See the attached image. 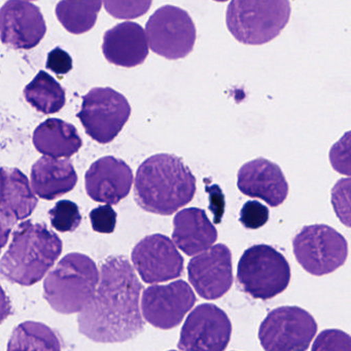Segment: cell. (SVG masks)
<instances>
[{"instance_id": "d6986e66", "label": "cell", "mask_w": 351, "mask_h": 351, "mask_svg": "<svg viewBox=\"0 0 351 351\" xmlns=\"http://www.w3.org/2000/svg\"><path fill=\"white\" fill-rule=\"evenodd\" d=\"M38 203L29 180L21 170L0 167V219L12 228L29 217Z\"/></svg>"}, {"instance_id": "4dcf8cb0", "label": "cell", "mask_w": 351, "mask_h": 351, "mask_svg": "<svg viewBox=\"0 0 351 351\" xmlns=\"http://www.w3.org/2000/svg\"><path fill=\"white\" fill-rule=\"evenodd\" d=\"M116 211L110 205L96 207L90 213V221L94 231L101 234H110L117 226Z\"/></svg>"}, {"instance_id": "6da1fadb", "label": "cell", "mask_w": 351, "mask_h": 351, "mask_svg": "<svg viewBox=\"0 0 351 351\" xmlns=\"http://www.w3.org/2000/svg\"><path fill=\"white\" fill-rule=\"evenodd\" d=\"M143 285L125 256H110L100 270L91 301L80 312L79 330L100 343L125 342L143 330L141 293Z\"/></svg>"}, {"instance_id": "ac0fdd59", "label": "cell", "mask_w": 351, "mask_h": 351, "mask_svg": "<svg viewBox=\"0 0 351 351\" xmlns=\"http://www.w3.org/2000/svg\"><path fill=\"white\" fill-rule=\"evenodd\" d=\"M102 52L106 60L117 66H138L149 56L147 34L139 24H118L104 34Z\"/></svg>"}, {"instance_id": "83f0119b", "label": "cell", "mask_w": 351, "mask_h": 351, "mask_svg": "<svg viewBox=\"0 0 351 351\" xmlns=\"http://www.w3.org/2000/svg\"><path fill=\"white\" fill-rule=\"evenodd\" d=\"M350 180H340L332 188V203L340 221L346 227H350Z\"/></svg>"}, {"instance_id": "1f68e13d", "label": "cell", "mask_w": 351, "mask_h": 351, "mask_svg": "<svg viewBox=\"0 0 351 351\" xmlns=\"http://www.w3.org/2000/svg\"><path fill=\"white\" fill-rule=\"evenodd\" d=\"M349 145H350V132H347L336 145H332L330 153V163L332 168L341 174L350 176L349 165Z\"/></svg>"}, {"instance_id": "8fae6325", "label": "cell", "mask_w": 351, "mask_h": 351, "mask_svg": "<svg viewBox=\"0 0 351 351\" xmlns=\"http://www.w3.org/2000/svg\"><path fill=\"white\" fill-rule=\"evenodd\" d=\"M227 314L213 304H202L188 316L178 348L182 351H223L231 339Z\"/></svg>"}, {"instance_id": "836d02e7", "label": "cell", "mask_w": 351, "mask_h": 351, "mask_svg": "<svg viewBox=\"0 0 351 351\" xmlns=\"http://www.w3.org/2000/svg\"><path fill=\"white\" fill-rule=\"evenodd\" d=\"M206 192L209 196V210L213 213L215 223H221L225 213L226 200L223 191L217 184H211L208 180H205Z\"/></svg>"}, {"instance_id": "52a82bcc", "label": "cell", "mask_w": 351, "mask_h": 351, "mask_svg": "<svg viewBox=\"0 0 351 351\" xmlns=\"http://www.w3.org/2000/svg\"><path fill=\"white\" fill-rule=\"evenodd\" d=\"M131 116L124 95L112 88H94L83 97L77 117L86 133L101 145L112 143Z\"/></svg>"}, {"instance_id": "484cf974", "label": "cell", "mask_w": 351, "mask_h": 351, "mask_svg": "<svg viewBox=\"0 0 351 351\" xmlns=\"http://www.w3.org/2000/svg\"><path fill=\"white\" fill-rule=\"evenodd\" d=\"M51 225L61 233L73 232L81 225L79 206L73 201L61 200L49 211Z\"/></svg>"}, {"instance_id": "e0dca14e", "label": "cell", "mask_w": 351, "mask_h": 351, "mask_svg": "<svg viewBox=\"0 0 351 351\" xmlns=\"http://www.w3.org/2000/svg\"><path fill=\"white\" fill-rule=\"evenodd\" d=\"M237 186L242 194L261 199L271 207L282 204L289 195V184L282 170L264 158L252 160L240 168Z\"/></svg>"}, {"instance_id": "d590c367", "label": "cell", "mask_w": 351, "mask_h": 351, "mask_svg": "<svg viewBox=\"0 0 351 351\" xmlns=\"http://www.w3.org/2000/svg\"><path fill=\"white\" fill-rule=\"evenodd\" d=\"M11 231L12 228L0 219V252L7 245Z\"/></svg>"}, {"instance_id": "603a6c76", "label": "cell", "mask_w": 351, "mask_h": 351, "mask_svg": "<svg viewBox=\"0 0 351 351\" xmlns=\"http://www.w3.org/2000/svg\"><path fill=\"white\" fill-rule=\"evenodd\" d=\"M24 97L32 108L45 114H56L66 104L62 86L44 71H40L26 86Z\"/></svg>"}, {"instance_id": "7c38bea8", "label": "cell", "mask_w": 351, "mask_h": 351, "mask_svg": "<svg viewBox=\"0 0 351 351\" xmlns=\"http://www.w3.org/2000/svg\"><path fill=\"white\" fill-rule=\"evenodd\" d=\"M196 297L184 280L167 285H152L141 299L143 317L152 326L162 330L176 328L192 309Z\"/></svg>"}, {"instance_id": "9a60e30c", "label": "cell", "mask_w": 351, "mask_h": 351, "mask_svg": "<svg viewBox=\"0 0 351 351\" xmlns=\"http://www.w3.org/2000/svg\"><path fill=\"white\" fill-rule=\"evenodd\" d=\"M40 8L29 1L10 0L0 8V40L14 49L36 48L46 36Z\"/></svg>"}, {"instance_id": "44dd1931", "label": "cell", "mask_w": 351, "mask_h": 351, "mask_svg": "<svg viewBox=\"0 0 351 351\" xmlns=\"http://www.w3.org/2000/svg\"><path fill=\"white\" fill-rule=\"evenodd\" d=\"M77 184V174L69 159L42 157L32 169L34 192L44 200H55L71 192Z\"/></svg>"}, {"instance_id": "d4e9b609", "label": "cell", "mask_w": 351, "mask_h": 351, "mask_svg": "<svg viewBox=\"0 0 351 351\" xmlns=\"http://www.w3.org/2000/svg\"><path fill=\"white\" fill-rule=\"evenodd\" d=\"M101 5V1L63 0L57 5L56 16L67 32L73 34H85L95 25Z\"/></svg>"}, {"instance_id": "ba28073f", "label": "cell", "mask_w": 351, "mask_h": 351, "mask_svg": "<svg viewBox=\"0 0 351 351\" xmlns=\"http://www.w3.org/2000/svg\"><path fill=\"white\" fill-rule=\"evenodd\" d=\"M293 246L299 264L315 276L334 272L348 256L346 239L326 225L306 226L295 236Z\"/></svg>"}, {"instance_id": "8d00e7d4", "label": "cell", "mask_w": 351, "mask_h": 351, "mask_svg": "<svg viewBox=\"0 0 351 351\" xmlns=\"http://www.w3.org/2000/svg\"><path fill=\"white\" fill-rule=\"evenodd\" d=\"M169 351H176V350H169Z\"/></svg>"}, {"instance_id": "cb8c5ba5", "label": "cell", "mask_w": 351, "mask_h": 351, "mask_svg": "<svg viewBox=\"0 0 351 351\" xmlns=\"http://www.w3.org/2000/svg\"><path fill=\"white\" fill-rule=\"evenodd\" d=\"M7 351H61V341L46 324L25 322L14 328Z\"/></svg>"}, {"instance_id": "30bf717a", "label": "cell", "mask_w": 351, "mask_h": 351, "mask_svg": "<svg viewBox=\"0 0 351 351\" xmlns=\"http://www.w3.org/2000/svg\"><path fill=\"white\" fill-rule=\"evenodd\" d=\"M317 324L311 314L295 306L272 310L261 324L258 339L265 351H306Z\"/></svg>"}, {"instance_id": "5b68a950", "label": "cell", "mask_w": 351, "mask_h": 351, "mask_svg": "<svg viewBox=\"0 0 351 351\" xmlns=\"http://www.w3.org/2000/svg\"><path fill=\"white\" fill-rule=\"evenodd\" d=\"M289 0H232L226 23L232 36L248 46H260L280 34L289 23Z\"/></svg>"}, {"instance_id": "f546056e", "label": "cell", "mask_w": 351, "mask_h": 351, "mask_svg": "<svg viewBox=\"0 0 351 351\" xmlns=\"http://www.w3.org/2000/svg\"><path fill=\"white\" fill-rule=\"evenodd\" d=\"M269 217L268 207L258 201H247L240 211V221L246 229H260L268 223Z\"/></svg>"}, {"instance_id": "4316f807", "label": "cell", "mask_w": 351, "mask_h": 351, "mask_svg": "<svg viewBox=\"0 0 351 351\" xmlns=\"http://www.w3.org/2000/svg\"><path fill=\"white\" fill-rule=\"evenodd\" d=\"M311 351H350V337L340 330H322Z\"/></svg>"}, {"instance_id": "277c9868", "label": "cell", "mask_w": 351, "mask_h": 351, "mask_svg": "<svg viewBox=\"0 0 351 351\" xmlns=\"http://www.w3.org/2000/svg\"><path fill=\"white\" fill-rule=\"evenodd\" d=\"M99 277L97 265L90 256L69 254L45 279V299L59 313H80L93 298Z\"/></svg>"}, {"instance_id": "f1b7e54d", "label": "cell", "mask_w": 351, "mask_h": 351, "mask_svg": "<svg viewBox=\"0 0 351 351\" xmlns=\"http://www.w3.org/2000/svg\"><path fill=\"white\" fill-rule=\"evenodd\" d=\"M108 13L118 19H135L145 15L152 5V1H106L102 3Z\"/></svg>"}, {"instance_id": "ffe728a7", "label": "cell", "mask_w": 351, "mask_h": 351, "mask_svg": "<svg viewBox=\"0 0 351 351\" xmlns=\"http://www.w3.org/2000/svg\"><path fill=\"white\" fill-rule=\"evenodd\" d=\"M174 244L186 256H197L208 250L217 239V231L203 209H184L173 219Z\"/></svg>"}, {"instance_id": "5bb4252c", "label": "cell", "mask_w": 351, "mask_h": 351, "mask_svg": "<svg viewBox=\"0 0 351 351\" xmlns=\"http://www.w3.org/2000/svg\"><path fill=\"white\" fill-rule=\"evenodd\" d=\"M189 279L200 297L217 300L233 285L232 254L225 244H217L195 256L189 263Z\"/></svg>"}, {"instance_id": "8992f818", "label": "cell", "mask_w": 351, "mask_h": 351, "mask_svg": "<svg viewBox=\"0 0 351 351\" xmlns=\"http://www.w3.org/2000/svg\"><path fill=\"white\" fill-rule=\"evenodd\" d=\"M237 278L242 289L254 299L269 300L289 287L291 267L272 246L258 244L242 254Z\"/></svg>"}, {"instance_id": "d6a6232c", "label": "cell", "mask_w": 351, "mask_h": 351, "mask_svg": "<svg viewBox=\"0 0 351 351\" xmlns=\"http://www.w3.org/2000/svg\"><path fill=\"white\" fill-rule=\"evenodd\" d=\"M46 67L56 75H67L73 69V58L61 48H55L48 54Z\"/></svg>"}, {"instance_id": "7a4b0ae2", "label": "cell", "mask_w": 351, "mask_h": 351, "mask_svg": "<svg viewBox=\"0 0 351 351\" xmlns=\"http://www.w3.org/2000/svg\"><path fill=\"white\" fill-rule=\"evenodd\" d=\"M196 190V178L176 156H152L137 169L135 201L147 213L172 215L193 200Z\"/></svg>"}, {"instance_id": "3957f363", "label": "cell", "mask_w": 351, "mask_h": 351, "mask_svg": "<svg viewBox=\"0 0 351 351\" xmlns=\"http://www.w3.org/2000/svg\"><path fill=\"white\" fill-rule=\"evenodd\" d=\"M62 248L60 238L45 223L24 221L0 260V274L23 287L36 285L53 268Z\"/></svg>"}, {"instance_id": "e575fe53", "label": "cell", "mask_w": 351, "mask_h": 351, "mask_svg": "<svg viewBox=\"0 0 351 351\" xmlns=\"http://www.w3.org/2000/svg\"><path fill=\"white\" fill-rule=\"evenodd\" d=\"M12 313L11 300L0 285V324H3Z\"/></svg>"}, {"instance_id": "9c48e42d", "label": "cell", "mask_w": 351, "mask_h": 351, "mask_svg": "<svg viewBox=\"0 0 351 351\" xmlns=\"http://www.w3.org/2000/svg\"><path fill=\"white\" fill-rule=\"evenodd\" d=\"M145 34L151 50L169 60L188 56L197 38L192 18L186 11L173 5H164L149 17Z\"/></svg>"}, {"instance_id": "7402d4cb", "label": "cell", "mask_w": 351, "mask_h": 351, "mask_svg": "<svg viewBox=\"0 0 351 351\" xmlns=\"http://www.w3.org/2000/svg\"><path fill=\"white\" fill-rule=\"evenodd\" d=\"M34 147L46 157L69 159L83 145L77 128L60 119H48L34 130Z\"/></svg>"}, {"instance_id": "4fadbf2b", "label": "cell", "mask_w": 351, "mask_h": 351, "mask_svg": "<svg viewBox=\"0 0 351 351\" xmlns=\"http://www.w3.org/2000/svg\"><path fill=\"white\" fill-rule=\"evenodd\" d=\"M132 262L147 283L172 280L184 271V258L170 238L162 234H154L139 241L133 248Z\"/></svg>"}, {"instance_id": "2e32d148", "label": "cell", "mask_w": 351, "mask_h": 351, "mask_svg": "<svg viewBox=\"0 0 351 351\" xmlns=\"http://www.w3.org/2000/svg\"><path fill=\"white\" fill-rule=\"evenodd\" d=\"M133 173L126 162L108 156L92 164L85 176L88 196L96 202L116 205L130 193Z\"/></svg>"}]
</instances>
